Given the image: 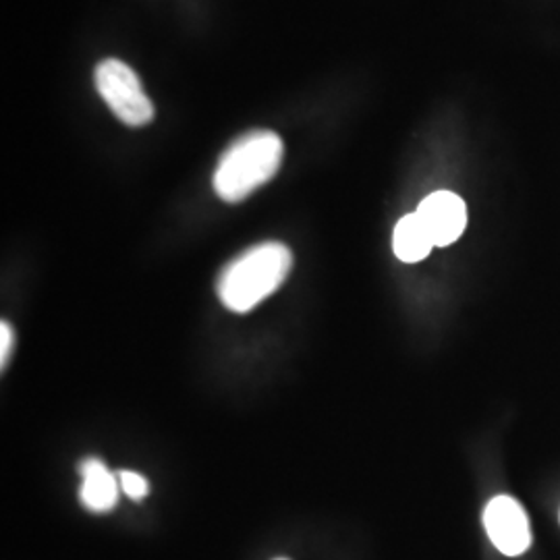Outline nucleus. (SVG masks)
<instances>
[{
    "instance_id": "obj_8",
    "label": "nucleus",
    "mask_w": 560,
    "mask_h": 560,
    "mask_svg": "<svg viewBox=\"0 0 560 560\" xmlns=\"http://www.w3.org/2000/svg\"><path fill=\"white\" fill-rule=\"evenodd\" d=\"M117 476H119L120 492H125L131 501H141V499L148 497L150 483H148V480H145L141 474L122 469Z\"/></svg>"
},
{
    "instance_id": "obj_2",
    "label": "nucleus",
    "mask_w": 560,
    "mask_h": 560,
    "mask_svg": "<svg viewBox=\"0 0 560 560\" xmlns=\"http://www.w3.org/2000/svg\"><path fill=\"white\" fill-rule=\"evenodd\" d=\"M282 140L275 131H249L229 145L214 173V191L222 201L240 203L279 173Z\"/></svg>"
},
{
    "instance_id": "obj_3",
    "label": "nucleus",
    "mask_w": 560,
    "mask_h": 560,
    "mask_svg": "<svg viewBox=\"0 0 560 560\" xmlns=\"http://www.w3.org/2000/svg\"><path fill=\"white\" fill-rule=\"evenodd\" d=\"M96 88L125 125L143 127L154 119V104L145 96L138 73L122 60H102L96 67Z\"/></svg>"
},
{
    "instance_id": "obj_9",
    "label": "nucleus",
    "mask_w": 560,
    "mask_h": 560,
    "mask_svg": "<svg viewBox=\"0 0 560 560\" xmlns=\"http://www.w3.org/2000/svg\"><path fill=\"white\" fill-rule=\"evenodd\" d=\"M13 342H15L13 326L7 320L0 322V365H2V370L7 368V361L11 358Z\"/></svg>"
},
{
    "instance_id": "obj_6",
    "label": "nucleus",
    "mask_w": 560,
    "mask_h": 560,
    "mask_svg": "<svg viewBox=\"0 0 560 560\" xmlns=\"http://www.w3.org/2000/svg\"><path fill=\"white\" fill-rule=\"evenodd\" d=\"M80 499L88 511L108 513L119 502V476H115L101 459L88 457L80 463Z\"/></svg>"
},
{
    "instance_id": "obj_5",
    "label": "nucleus",
    "mask_w": 560,
    "mask_h": 560,
    "mask_svg": "<svg viewBox=\"0 0 560 560\" xmlns=\"http://www.w3.org/2000/svg\"><path fill=\"white\" fill-rule=\"evenodd\" d=\"M423 226L436 247L453 245L467 226V206L453 191H434L418 208Z\"/></svg>"
},
{
    "instance_id": "obj_4",
    "label": "nucleus",
    "mask_w": 560,
    "mask_h": 560,
    "mask_svg": "<svg viewBox=\"0 0 560 560\" xmlns=\"http://www.w3.org/2000/svg\"><path fill=\"white\" fill-rule=\"evenodd\" d=\"M483 525L492 544L506 557H520L532 544L529 520L520 502L497 497L483 511Z\"/></svg>"
},
{
    "instance_id": "obj_7",
    "label": "nucleus",
    "mask_w": 560,
    "mask_h": 560,
    "mask_svg": "<svg viewBox=\"0 0 560 560\" xmlns=\"http://www.w3.org/2000/svg\"><path fill=\"white\" fill-rule=\"evenodd\" d=\"M434 247L436 245L430 237L428 229L423 226L418 212L407 214L397 222L393 233V249L400 261L416 264V261L425 260Z\"/></svg>"
},
{
    "instance_id": "obj_1",
    "label": "nucleus",
    "mask_w": 560,
    "mask_h": 560,
    "mask_svg": "<svg viewBox=\"0 0 560 560\" xmlns=\"http://www.w3.org/2000/svg\"><path fill=\"white\" fill-rule=\"evenodd\" d=\"M291 268L293 254L279 241H266L245 249L224 266L219 277L217 291L222 305L235 314L252 312L279 291Z\"/></svg>"
}]
</instances>
